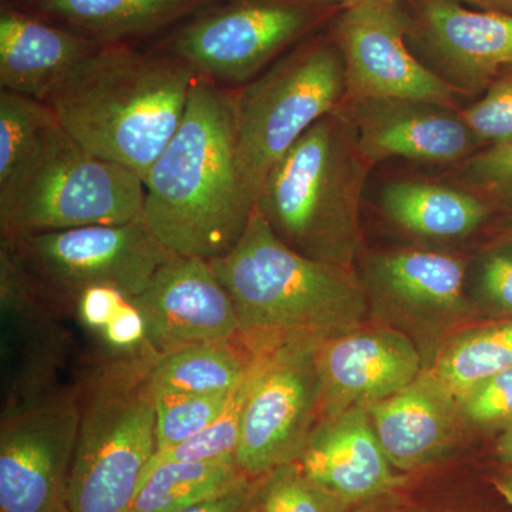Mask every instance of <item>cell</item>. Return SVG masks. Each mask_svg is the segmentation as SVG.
I'll list each match as a JSON object with an SVG mask.
<instances>
[{
    "label": "cell",
    "mask_w": 512,
    "mask_h": 512,
    "mask_svg": "<svg viewBox=\"0 0 512 512\" xmlns=\"http://www.w3.org/2000/svg\"><path fill=\"white\" fill-rule=\"evenodd\" d=\"M143 218L168 254L215 261L254 211L235 150L232 92L198 76L180 127L143 180Z\"/></svg>",
    "instance_id": "cell-1"
},
{
    "label": "cell",
    "mask_w": 512,
    "mask_h": 512,
    "mask_svg": "<svg viewBox=\"0 0 512 512\" xmlns=\"http://www.w3.org/2000/svg\"><path fill=\"white\" fill-rule=\"evenodd\" d=\"M197 77L165 50L104 45L84 57L46 103L74 140L144 180L180 127Z\"/></svg>",
    "instance_id": "cell-2"
},
{
    "label": "cell",
    "mask_w": 512,
    "mask_h": 512,
    "mask_svg": "<svg viewBox=\"0 0 512 512\" xmlns=\"http://www.w3.org/2000/svg\"><path fill=\"white\" fill-rule=\"evenodd\" d=\"M211 266L234 302L239 338L254 353L338 338L362 326L369 306L352 266L293 251L255 208L238 244Z\"/></svg>",
    "instance_id": "cell-3"
},
{
    "label": "cell",
    "mask_w": 512,
    "mask_h": 512,
    "mask_svg": "<svg viewBox=\"0 0 512 512\" xmlns=\"http://www.w3.org/2000/svg\"><path fill=\"white\" fill-rule=\"evenodd\" d=\"M367 163L345 103L326 114L266 177L255 210L293 251L352 266Z\"/></svg>",
    "instance_id": "cell-4"
},
{
    "label": "cell",
    "mask_w": 512,
    "mask_h": 512,
    "mask_svg": "<svg viewBox=\"0 0 512 512\" xmlns=\"http://www.w3.org/2000/svg\"><path fill=\"white\" fill-rule=\"evenodd\" d=\"M160 355L84 360L77 377L79 434L69 512H128L157 453L156 409L146 380Z\"/></svg>",
    "instance_id": "cell-5"
},
{
    "label": "cell",
    "mask_w": 512,
    "mask_h": 512,
    "mask_svg": "<svg viewBox=\"0 0 512 512\" xmlns=\"http://www.w3.org/2000/svg\"><path fill=\"white\" fill-rule=\"evenodd\" d=\"M144 197L137 174L97 157L56 123L0 188V232L20 238L126 224L143 217Z\"/></svg>",
    "instance_id": "cell-6"
},
{
    "label": "cell",
    "mask_w": 512,
    "mask_h": 512,
    "mask_svg": "<svg viewBox=\"0 0 512 512\" xmlns=\"http://www.w3.org/2000/svg\"><path fill=\"white\" fill-rule=\"evenodd\" d=\"M345 99L342 53L325 39L299 46L232 93L239 173L254 204L293 144Z\"/></svg>",
    "instance_id": "cell-7"
},
{
    "label": "cell",
    "mask_w": 512,
    "mask_h": 512,
    "mask_svg": "<svg viewBox=\"0 0 512 512\" xmlns=\"http://www.w3.org/2000/svg\"><path fill=\"white\" fill-rule=\"evenodd\" d=\"M3 239L37 288L66 316L72 315L77 298L96 286L137 298L168 256L143 217Z\"/></svg>",
    "instance_id": "cell-8"
},
{
    "label": "cell",
    "mask_w": 512,
    "mask_h": 512,
    "mask_svg": "<svg viewBox=\"0 0 512 512\" xmlns=\"http://www.w3.org/2000/svg\"><path fill=\"white\" fill-rule=\"evenodd\" d=\"M320 15V0H227L178 29L164 50L218 86H244L301 40Z\"/></svg>",
    "instance_id": "cell-9"
},
{
    "label": "cell",
    "mask_w": 512,
    "mask_h": 512,
    "mask_svg": "<svg viewBox=\"0 0 512 512\" xmlns=\"http://www.w3.org/2000/svg\"><path fill=\"white\" fill-rule=\"evenodd\" d=\"M319 343L291 342L256 353L235 461L261 477L298 461L320 421Z\"/></svg>",
    "instance_id": "cell-10"
},
{
    "label": "cell",
    "mask_w": 512,
    "mask_h": 512,
    "mask_svg": "<svg viewBox=\"0 0 512 512\" xmlns=\"http://www.w3.org/2000/svg\"><path fill=\"white\" fill-rule=\"evenodd\" d=\"M80 404L60 386L0 413V512H69Z\"/></svg>",
    "instance_id": "cell-11"
},
{
    "label": "cell",
    "mask_w": 512,
    "mask_h": 512,
    "mask_svg": "<svg viewBox=\"0 0 512 512\" xmlns=\"http://www.w3.org/2000/svg\"><path fill=\"white\" fill-rule=\"evenodd\" d=\"M64 318L0 238L2 410L63 386L59 376L73 352Z\"/></svg>",
    "instance_id": "cell-12"
},
{
    "label": "cell",
    "mask_w": 512,
    "mask_h": 512,
    "mask_svg": "<svg viewBox=\"0 0 512 512\" xmlns=\"http://www.w3.org/2000/svg\"><path fill=\"white\" fill-rule=\"evenodd\" d=\"M335 30L345 66V101L407 99L454 107V89L407 45L409 22L402 3L345 6Z\"/></svg>",
    "instance_id": "cell-13"
},
{
    "label": "cell",
    "mask_w": 512,
    "mask_h": 512,
    "mask_svg": "<svg viewBox=\"0 0 512 512\" xmlns=\"http://www.w3.org/2000/svg\"><path fill=\"white\" fill-rule=\"evenodd\" d=\"M134 301L146 318L148 343L160 356L239 338L234 302L204 259L168 254Z\"/></svg>",
    "instance_id": "cell-14"
},
{
    "label": "cell",
    "mask_w": 512,
    "mask_h": 512,
    "mask_svg": "<svg viewBox=\"0 0 512 512\" xmlns=\"http://www.w3.org/2000/svg\"><path fill=\"white\" fill-rule=\"evenodd\" d=\"M421 60L456 93L480 94L512 66V13L471 10L460 0H419Z\"/></svg>",
    "instance_id": "cell-15"
},
{
    "label": "cell",
    "mask_w": 512,
    "mask_h": 512,
    "mask_svg": "<svg viewBox=\"0 0 512 512\" xmlns=\"http://www.w3.org/2000/svg\"><path fill=\"white\" fill-rule=\"evenodd\" d=\"M320 420L369 407L402 392L421 375L419 350L399 330L357 328L320 343Z\"/></svg>",
    "instance_id": "cell-16"
},
{
    "label": "cell",
    "mask_w": 512,
    "mask_h": 512,
    "mask_svg": "<svg viewBox=\"0 0 512 512\" xmlns=\"http://www.w3.org/2000/svg\"><path fill=\"white\" fill-rule=\"evenodd\" d=\"M357 146L370 165L402 157L450 164L471 157L481 141L461 111L443 104L407 99L345 101Z\"/></svg>",
    "instance_id": "cell-17"
},
{
    "label": "cell",
    "mask_w": 512,
    "mask_h": 512,
    "mask_svg": "<svg viewBox=\"0 0 512 512\" xmlns=\"http://www.w3.org/2000/svg\"><path fill=\"white\" fill-rule=\"evenodd\" d=\"M298 463L312 481L352 504L392 493L404 481L384 453L366 407L320 420Z\"/></svg>",
    "instance_id": "cell-18"
},
{
    "label": "cell",
    "mask_w": 512,
    "mask_h": 512,
    "mask_svg": "<svg viewBox=\"0 0 512 512\" xmlns=\"http://www.w3.org/2000/svg\"><path fill=\"white\" fill-rule=\"evenodd\" d=\"M367 412L384 453L400 471L417 470L443 456L463 420L456 397L429 372Z\"/></svg>",
    "instance_id": "cell-19"
},
{
    "label": "cell",
    "mask_w": 512,
    "mask_h": 512,
    "mask_svg": "<svg viewBox=\"0 0 512 512\" xmlns=\"http://www.w3.org/2000/svg\"><path fill=\"white\" fill-rule=\"evenodd\" d=\"M100 45L25 13L0 16V87L40 101Z\"/></svg>",
    "instance_id": "cell-20"
},
{
    "label": "cell",
    "mask_w": 512,
    "mask_h": 512,
    "mask_svg": "<svg viewBox=\"0 0 512 512\" xmlns=\"http://www.w3.org/2000/svg\"><path fill=\"white\" fill-rule=\"evenodd\" d=\"M466 262L444 252H387L366 262L367 295L400 311L424 316L466 312Z\"/></svg>",
    "instance_id": "cell-21"
},
{
    "label": "cell",
    "mask_w": 512,
    "mask_h": 512,
    "mask_svg": "<svg viewBox=\"0 0 512 512\" xmlns=\"http://www.w3.org/2000/svg\"><path fill=\"white\" fill-rule=\"evenodd\" d=\"M380 208L403 231L433 241L466 238L490 214L485 202L471 192L420 180L384 185Z\"/></svg>",
    "instance_id": "cell-22"
},
{
    "label": "cell",
    "mask_w": 512,
    "mask_h": 512,
    "mask_svg": "<svg viewBox=\"0 0 512 512\" xmlns=\"http://www.w3.org/2000/svg\"><path fill=\"white\" fill-rule=\"evenodd\" d=\"M210 0H37L43 15L89 37L97 45H120L190 15Z\"/></svg>",
    "instance_id": "cell-23"
},
{
    "label": "cell",
    "mask_w": 512,
    "mask_h": 512,
    "mask_svg": "<svg viewBox=\"0 0 512 512\" xmlns=\"http://www.w3.org/2000/svg\"><path fill=\"white\" fill-rule=\"evenodd\" d=\"M256 353L241 338L187 346L161 356L148 372L151 399L174 394L231 393L244 382Z\"/></svg>",
    "instance_id": "cell-24"
},
{
    "label": "cell",
    "mask_w": 512,
    "mask_h": 512,
    "mask_svg": "<svg viewBox=\"0 0 512 512\" xmlns=\"http://www.w3.org/2000/svg\"><path fill=\"white\" fill-rule=\"evenodd\" d=\"M247 474L235 460L167 461L148 466L128 512H177L224 493Z\"/></svg>",
    "instance_id": "cell-25"
},
{
    "label": "cell",
    "mask_w": 512,
    "mask_h": 512,
    "mask_svg": "<svg viewBox=\"0 0 512 512\" xmlns=\"http://www.w3.org/2000/svg\"><path fill=\"white\" fill-rule=\"evenodd\" d=\"M512 366V320L463 333L429 373L456 399Z\"/></svg>",
    "instance_id": "cell-26"
},
{
    "label": "cell",
    "mask_w": 512,
    "mask_h": 512,
    "mask_svg": "<svg viewBox=\"0 0 512 512\" xmlns=\"http://www.w3.org/2000/svg\"><path fill=\"white\" fill-rule=\"evenodd\" d=\"M56 123L46 101L0 90V188L12 180L47 128Z\"/></svg>",
    "instance_id": "cell-27"
},
{
    "label": "cell",
    "mask_w": 512,
    "mask_h": 512,
    "mask_svg": "<svg viewBox=\"0 0 512 512\" xmlns=\"http://www.w3.org/2000/svg\"><path fill=\"white\" fill-rule=\"evenodd\" d=\"M353 505L320 487L293 461L262 476L252 512H348Z\"/></svg>",
    "instance_id": "cell-28"
},
{
    "label": "cell",
    "mask_w": 512,
    "mask_h": 512,
    "mask_svg": "<svg viewBox=\"0 0 512 512\" xmlns=\"http://www.w3.org/2000/svg\"><path fill=\"white\" fill-rule=\"evenodd\" d=\"M252 369L254 365L244 382L232 392L224 412L214 423L178 446L157 451L148 466L167 463V461L235 460L239 439H241L245 403H247L249 386H251Z\"/></svg>",
    "instance_id": "cell-29"
},
{
    "label": "cell",
    "mask_w": 512,
    "mask_h": 512,
    "mask_svg": "<svg viewBox=\"0 0 512 512\" xmlns=\"http://www.w3.org/2000/svg\"><path fill=\"white\" fill-rule=\"evenodd\" d=\"M231 394H174L154 400L157 451L178 446L207 429L224 412Z\"/></svg>",
    "instance_id": "cell-30"
},
{
    "label": "cell",
    "mask_w": 512,
    "mask_h": 512,
    "mask_svg": "<svg viewBox=\"0 0 512 512\" xmlns=\"http://www.w3.org/2000/svg\"><path fill=\"white\" fill-rule=\"evenodd\" d=\"M461 116L481 143H497L511 138L512 66L501 70L488 86L483 99L461 111Z\"/></svg>",
    "instance_id": "cell-31"
},
{
    "label": "cell",
    "mask_w": 512,
    "mask_h": 512,
    "mask_svg": "<svg viewBox=\"0 0 512 512\" xmlns=\"http://www.w3.org/2000/svg\"><path fill=\"white\" fill-rule=\"evenodd\" d=\"M457 402L463 420L474 426H511L512 366L478 384Z\"/></svg>",
    "instance_id": "cell-32"
},
{
    "label": "cell",
    "mask_w": 512,
    "mask_h": 512,
    "mask_svg": "<svg viewBox=\"0 0 512 512\" xmlns=\"http://www.w3.org/2000/svg\"><path fill=\"white\" fill-rule=\"evenodd\" d=\"M96 343L97 352L93 356L104 359H123L154 352L148 343L146 318L134 298L127 299L121 305Z\"/></svg>",
    "instance_id": "cell-33"
},
{
    "label": "cell",
    "mask_w": 512,
    "mask_h": 512,
    "mask_svg": "<svg viewBox=\"0 0 512 512\" xmlns=\"http://www.w3.org/2000/svg\"><path fill=\"white\" fill-rule=\"evenodd\" d=\"M461 177L471 187L512 194V137L468 157Z\"/></svg>",
    "instance_id": "cell-34"
},
{
    "label": "cell",
    "mask_w": 512,
    "mask_h": 512,
    "mask_svg": "<svg viewBox=\"0 0 512 512\" xmlns=\"http://www.w3.org/2000/svg\"><path fill=\"white\" fill-rule=\"evenodd\" d=\"M477 282L485 301L512 315V248L485 254L478 266Z\"/></svg>",
    "instance_id": "cell-35"
},
{
    "label": "cell",
    "mask_w": 512,
    "mask_h": 512,
    "mask_svg": "<svg viewBox=\"0 0 512 512\" xmlns=\"http://www.w3.org/2000/svg\"><path fill=\"white\" fill-rule=\"evenodd\" d=\"M127 299L130 298L123 292L107 286L89 288L74 302L70 316L82 325L87 335L96 340Z\"/></svg>",
    "instance_id": "cell-36"
},
{
    "label": "cell",
    "mask_w": 512,
    "mask_h": 512,
    "mask_svg": "<svg viewBox=\"0 0 512 512\" xmlns=\"http://www.w3.org/2000/svg\"><path fill=\"white\" fill-rule=\"evenodd\" d=\"M261 477H245L224 493L177 512H252Z\"/></svg>",
    "instance_id": "cell-37"
},
{
    "label": "cell",
    "mask_w": 512,
    "mask_h": 512,
    "mask_svg": "<svg viewBox=\"0 0 512 512\" xmlns=\"http://www.w3.org/2000/svg\"><path fill=\"white\" fill-rule=\"evenodd\" d=\"M348 512H414L413 508L406 503V500L397 493H387L372 500L353 505Z\"/></svg>",
    "instance_id": "cell-38"
},
{
    "label": "cell",
    "mask_w": 512,
    "mask_h": 512,
    "mask_svg": "<svg viewBox=\"0 0 512 512\" xmlns=\"http://www.w3.org/2000/svg\"><path fill=\"white\" fill-rule=\"evenodd\" d=\"M493 484L498 494L512 507V468L511 470L504 471L500 476L495 477Z\"/></svg>",
    "instance_id": "cell-39"
},
{
    "label": "cell",
    "mask_w": 512,
    "mask_h": 512,
    "mask_svg": "<svg viewBox=\"0 0 512 512\" xmlns=\"http://www.w3.org/2000/svg\"><path fill=\"white\" fill-rule=\"evenodd\" d=\"M497 451L501 460L512 466V424L507 427V431L498 440Z\"/></svg>",
    "instance_id": "cell-40"
},
{
    "label": "cell",
    "mask_w": 512,
    "mask_h": 512,
    "mask_svg": "<svg viewBox=\"0 0 512 512\" xmlns=\"http://www.w3.org/2000/svg\"><path fill=\"white\" fill-rule=\"evenodd\" d=\"M483 8L498 10V12L512 13V0H478Z\"/></svg>",
    "instance_id": "cell-41"
},
{
    "label": "cell",
    "mask_w": 512,
    "mask_h": 512,
    "mask_svg": "<svg viewBox=\"0 0 512 512\" xmlns=\"http://www.w3.org/2000/svg\"><path fill=\"white\" fill-rule=\"evenodd\" d=\"M338 2H342L343 5H353V3L359 2H406V0H338ZM460 2L473 3V5L480 6V2L478 0H460Z\"/></svg>",
    "instance_id": "cell-42"
},
{
    "label": "cell",
    "mask_w": 512,
    "mask_h": 512,
    "mask_svg": "<svg viewBox=\"0 0 512 512\" xmlns=\"http://www.w3.org/2000/svg\"><path fill=\"white\" fill-rule=\"evenodd\" d=\"M511 242H512V239H511Z\"/></svg>",
    "instance_id": "cell-43"
}]
</instances>
